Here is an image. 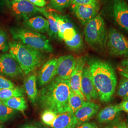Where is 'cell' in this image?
I'll return each instance as SVG.
<instances>
[{
	"label": "cell",
	"instance_id": "1",
	"mask_svg": "<svg viewBox=\"0 0 128 128\" xmlns=\"http://www.w3.org/2000/svg\"><path fill=\"white\" fill-rule=\"evenodd\" d=\"M71 90L69 80L56 76L38 92L40 106L57 114L69 112L68 99Z\"/></svg>",
	"mask_w": 128,
	"mask_h": 128
},
{
	"label": "cell",
	"instance_id": "2",
	"mask_svg": "<svg viewBox=\"0 0 128 128\" xmlns=\"http://www.w3.org/2000/svg\"><path fill=\"white\" fill-rule=\"evenodd\" d=\"M92 79L102 102L110 101L115 92L117 78L114 69L109 63L98 59L89 60Z\"/></svg>",
	"mask_w": 128,
	"mask_h": 128
},
{
	"label": "cell",
	"instance_id": "3",
	"mask_svg": "<svg viewBox=\"0 0 128 128\" xmlns=\"http://www.w3.org/2000/svg\"><path fill=\"white\" fill-rule=\"evenodd\" d=\"M10 54L16 60L23 73L28 74L40 67L45 57L41 51L18 41L9 42Z\"/></svg>",
	"mask_w": 128,
	"mask_h": 128
},
{
	"label": "cell",
	"instance_id": "4",
	"mask_svg": "<svg viewBox=\"0 0 128 128\" xmlns=\"http://www.w3.org/2000/svg\"><path fill=\"white\" fill-rule=\"evenodd\" d=\"M10 32L15 41L41 52H52L53 48L46 36L26 28L14 27Z\"/></svg>",
	"mask_w": 128,
	"mask_h": 128
},
{
	"label": "cell",
	"instance_id": "5",
	"mask_svg": "<svg viewBox=\"0 0 128 128\" xmlns=\"http://www.w3.org/2000/svg\"><path fill=\"white\" fill-rule=\"evenodd\" d=\"M85 40L92 47L104 50L106 45L108 33L104 18L100 15H97L88 22L84 28Z\"/></svg>",
	"mask_w": 128,
	"mask_h": 128
},
{
	"label": "cell",
	"instance_id": "6",
	"mask_svg": "<svg viewBox=\"0 0 128 128\" xmlns=\"http://www.w3.org/2000/svg\"><path fill=\"white\" fill-rule=\"evenodd\" d=\"M106 46L112 56L128 57V40L114 28L108 32Z\"/></svg>",
	"mask_w": 128,
	"mask_h": 128
},
{
	"label": "cell",
	"instance_id": "7",
	"mask_svg": "<svg viewBox=\"0 0 128 128\" xmlns=\"http://www.w3.org/2000/svg\"><path fill=\"white\" fill-rule=\"evenodd\" d=\"M23 71L10 54H0V74L12 78L20 76Z\"/></svg>",
	"mask_w": 128,
	"mask_h": 128
},
{
	"label": "cell",
	"instance_id": "8",
	"mask_svg": "<svg viewBox=\"0 0 128 128\" xmlns=\"http://www.w3.org/2000/svg\"><path fill=\"white\" fill-rule=\"evenodd\" d=\"M10 9L17 17L24 20L32 17L39 12V7L29 0H12L9 2Z\"/></svg>",
	"mask_w": 128,
	"mask_h": 128
},
{
	"label": "cell",
	"instance_id": "9",
	"mask_svg": "<svg viewBox=\"0 0 128 128\" xmlns=\"http://www.w3.org/2000/svg\"><path fill=\"white\" fill-rule=\"evenodd\" d=\"M86 56L79 57L76 59L75 68L69 79L71 90L84 101L86 99L81 90V81L83 69L86 66Z\"/></svg>",
	"mask_w": 128,
	"mask_h": 128
},
{
	"label": "cell",
	"instance_id": "10",
	"mask_svg": "<svg viewBox=\"0 0 128 128\" xmlns=\"http://www.w3.org/2000/svg\"><path fill=\"white\" fill-rule=\"evenodd\" d=\"M72 10L74 15L83 25L98 15L99 5H72Z\"/></svg>",
	"mask_w": 128,
	"mask_h": 128
},
{
	"label": "cell",
	"instance_id": "11",
	"mask_svg": "<svg viewBox=\"0 0 128 128\" xmlns=\"http://www.w3.org/2000/svg\"><path fill=\"white\" fill-rule=\"evenodd\" d=\"M81 90L86 100L90 101L92 99L96 100L98 94L92 79L89 68L85 66L83 69L81 81Z\"/></svg>",
	"mask_w": 128,
	"mask_h": 128
},
{
	"label": "cell",
	"instance_id": "12",
	"mask_svg": "<svg viewBox=\"0 0 128 128\" xmlns=\"http://www.w3.org/2000/svg\"><path fill=\"white\" fill-rule=\"evenodd\" d=\"M112 11L115 20L128 32V5L125 0H114Z\"/></svg>",
	"mask_w": 128,
	"mask_h": 128
},
{
	"label": "cell",
	"instance_id": "13",
	"mask_svg": "<svg viewBox=\"0 0 128 128\" xmlns=\"http://www.w3.org/2000/svg\"><path fill=\"white\" fill-rule=\"evenodd\" d=\"M76 63L73 56L64 55L58 58L56 74L62 79L69 80Z\"/></svg>",
	"mask_w": 128,
	"mask_h": 128
},
{
	"label": "cell",
	"instance_id": "14",
	"mask_svg": "<svg viewBox=\"0 0 128 128\" xmlns=\"http://www.w3.org/2000/svg\"><path fill=\"white\" fill-rule=\"evenodd\" d=\"M58 58L49 60L43 64L38 76V86L43 87L54 78L56 75Z\"/></svg>",
	"mask_w": 128,
	"mask_h": 128
},
{
	"label": "cell",
	"instance_id": "15",
	"mask_svg": "<svg viewBox=\"0 0 128 128\" xmlns=\"http://www.w3.org/2000/svg\"><path fill=\"white\" fill-rule=\"evenodd\" d=\"M100 109V106L97 104L91 101L85 102L82 106L74 113L78 125L87 122L97 114Z\"/></svg>",
	"mask_w": 128,
	"mask_h": 128
},
{
	"label": "cell",
	"instance_id": "16",
	"mask_svg": "<svg viewBox=\"0 0 128 128\" xmlns=\"http://www.w3.org/2000/svg\"><path fill=\"white\" fill-rule=\"evenodd\" d=\"M25 28L35 32L45 33L48 32L49 26L47 20L41 16H36L24 20Z\"/></svg>",
	"mask_w": 128,
	"mask_h": 128
},
{
	"label": "cell",
	"instance_id": "17",
	"mask_svg": "<svg viewBox=\"0 0 128 128\" xmlns=\"http://www.w3.org/2000/svg\"><path fill=\"white\" fill-rule=\"evenodd\" d=\"M78 125L74 113L66 112L57 115L51 127L52 128H76Z\"/></svg>",
	"mask_w": 128,
	"mask_h": 128
},
{
	"label": "cell",
	"instance_id": "18",
	"mask_svg": "<svg viewBox=\"0 0 128 128\" xmlns=\"http://www.w3.org/2000/svg\"><path fill=\"white\" fill-rule=\"evenodd\" d=\"M24 87L29 100L33 104H35L37 102L38 92L37 87V76L35 74H30L25 78Z\"/></svg>",
	"mask_w": 128,
	"mask_h": 128
},
{
	"label": "cell",
	"instance_id": "19",
	"mask_svg": "<svg viewBox=\"0 0 128 128\" xmlns=\"http://www.w3.org/2000/svg\"><path fill=\"white\" fill-rule=\"evenodd\" d=\"M120 111L119 104L107 106L98 114L97 117L98 122L100 124L110 122L117 116Z\"/></svg>",
	"mask_w": 128,
	"mask_h": 128
},
{
	"label": "cell",
	"instance_id": "20",
	"mask_svg": "<svg viewBox=\"0 0 128 128\" xmlns=\"http://www.w3.org/2000/svg\"><path fill=\"white\" fill-rule=\"evenodd\" d=\"M38 12L46 17L48 22L49 26V30L48 33L49 36L53 38L58 37L56 14L48 12L45 8H39Z\"/></svg>",
	"mask_w": 128,
	"mask_h": 128
},
{
	"label": "cell",
	"instance_id": "21",
	"mask_svg": "<svg viewBox=\"0 0 128 128\" xmlns=\"http://www.w3.org/2000/svg\"><path fill=\"white\" fill-rule=\"evenodd\" d=\"M2 101L6 106L15 110L24 112L27 108V102L23 96L12 97Z\"/></svg>",
	"mask_w": 128,
	"mask_h": 128
},
{
	"label": "cell",
	"instance_id": "22",
	"mask_svg": "<svg viewBox=\"0 0 128 128\" xmlns=\"http://www.w3.org/2000/svg\"><path fill=\"white\" fill-rule=\"evenodd\" d=\"M24 95V89L20 87L14 88L0 89V100H5L15 97H22Z\"/></svg>",
	"mask_w": 128,
	"mask_h": 128
},
{
	"label": "cell",
	"instance_id": "23",
	"mask_svg": "<svg viewBox=\"0 0 128 128\" xmlns=\"http://www.w3.org/2000/svg\"><path fill=\"white\" fill-rule=\"evenodd\" d=\"M84 102L85 101L80 96L76 94L72 90H71L68 99L69 112L74 113L82 106Z\"/></svg>",
	"mask_w": 128,
	"mask_h": 128
},
{
	"label": "cell",
	"instance_id": "24",
	"mask_svg": "<svg viewBox=\"0 0 128 128\" xmlns=\"http://www.w3.org/2000/svg\"><path fill=\"white\" fill-rule=\"evenodd\" d=\"M16 110H14L4 104L0 100V122H4L14 117Z\"/></svg>",
	"mask_w": 128,
	"mask_h": 128
},
{
	"label": "cell",
	"instance_id": "25",
	"mask_svg": "<svg viewBox=\"0 0 128 128\" xmlns=\"http://www.w3.org/2000/svg\"><path fill=\"white\" fill-rule=\"evenodd\" d=\"M68 19L64 16H61L56 14V25L58 28V37L61 40L62 33L64 30L69 26L73 25Z\"/></svg>",
	"mask_w": 128,
	"mask_h": 128
},
{
	"label": "cell",
	"instance_id": "26",
	"mask_svg": "<svg viewBox=\"0 0 128 128\" xmlns=\"http://www.w3.org/2000/svg\"><path fill=\"white\" fill-rule=\"evenodd\" d=\"M64 43L66 46L70 50H78L81 49L83 46L82 36L78 32L76 35L71 40L66 41Z\"/></svg>",
	"mask_w": 128,
	"mask_h": 128
},
{
	"label": "cell",
	"instance_id": "27",
	"mask_svg": "<svg viewBox=\"0 0 128 128\" xmlns=\"http://www.w3.org/2000/svg\"><path fill=\"white\" fill-rule=\"evenodd\" d=\"M117 93L124 100L128 99V78H124L120 80Z\"/></svg>",
	"mask_w": 128,
	"mask_h": 128
},
{
	"label": "cell",
	"instance_id": "28",
	"mask_svg": "<svg viewBox=\"0 0 128 128\" xmlns=\"http://www.w3.org/2000/svg\"><path fill=\"white\" fill-rule=\"evenodd\" d=\"M57 115L56 112L52 110L46 109L41 114L42 121L44 124L51 127L55 121Z\"/></svg>",
	"mask_w": 128,
	"mask_h": 128
},
{
	"label": "cell",
	"instance_id": "29",
	"mask_svg": "<svg viewBox=\"0 0 128 128\" xmlns=\"http://www.w3.org/2000/svg\"><path fill=\"white\" fill-rule=\"evenodd\" d=\"M51 7L55 9L62 10L71 4L72 0H49Z\"/></svg>",
	"mask_w": 128,
	"mask_h": 128
},
{
	"label": "cell",
	"instance_id": "30",
	"mask_svg": "<svg viewBox=\"0 0 128 128\" xmlns=\"http://www.w3.org/2000/svg\"><path fill=\"white\" fill-rule=\"evenodd\" d=\"M78 32L74 25L69 26L64 30L61 40H64V42L70 41L76 35Z\"/></svg>",
	"mask_w": 128,
	"mask_h": 128
},
{
	"label": "cell",
	"instance_id": "31",
	"mask_svg": "<svg viewBox=\"0 0 128 128\" xmlns=\"http://www.w3.org/2000/svg\"><path fill=\"white\" fill-rule=\"evenodd\" d=\"M8 50H9V45L6 32L0 27V51L6 52Z\"/></svg>",
	"mask_w": 128,
	"mask_h": 128
},
{
	"label": "cell",
	"instance_id": "32",
	"mask_svg": "<svg viewBox=\"0 0 128 128\" xmlns=\"http://www.w3.org/2000/svg\"><path fill=\"white\" fill-rule=\"evenodd\" d=\"M16 87L14 82L0 75V89H10Z\"/></svg>",
	"mask_w": 128,
	"mask_h": 128
},
{
	"label": "cell",
	"instance_id": "33",
	"mask_svg": "<svg viewBox=\"0 0 128 128\" xmlns=\"http://www.w3.org/2000/svg\"><path fill=\"white\" fill-rule=\"evenodd\" d=\"M71 4L99 5L98 0H72Z\"/></svg>",
	"mask_w": 128,
	"mask_h": 128
},
{
	"label": "cell",
	"instance_id": "34",
	"mask_svg": "<svg viewBox=\"0 0 128 128\" xmlns=\"http://www.w3.org/2000/svg\"><path fill=\"white\" fill-rule=\"evenodd\" d=\"M76 128H98L97 125L94 122H86L78 125Z\"/></svg>",
	"mask_w": 128,
	"mask_h": 128
},
{
	"label": "cell",
	"instance_id": "35",
	"mask_svg": "<svg viewBox=\"0 0 128 128\" xmlns=\"http://www.w3.org/2000/svg\"><path fill=\"white\" fill-rule=\"evenodd\" d=\"M119 106L121 111L122 110L128 114V99L124 100L119 104Z\"/></svg>",
	"mask_w": 128,
	"mask_h": 128
},
{
	"label": "cell",
	"instance_id": "36",
	"mask_svg": "<svg viewBox=\"0 0 128 128\" xmlns=\"http://www.w3.org/2000/svg\"><path fill=\"white\" fill-rule=\"evenodd\" d=\"M32 4L35 5L37 7H44L46 4V2L45 0H29Z\"/></svg>",
	"mask_w": 128,
	"mask_h": 128
},
{
	"label": "cell",
	"instance_id": "37",
	"mask_svg": "<svg viewBox=\"0 0 128 128\" xmlns=\"http://www.w3.org/2000/svg\"><path fill=\"white\" fill-rule=\"evenodd\" d=\"M20 128H43L41 126L33 124H25Z\"/></svg>",
	"mask_w": 128,
	"mask_h": 128
},
{
	"label": "cell",
	"instance_id": "38",
	"mask_svg": "<svg viewBox=\"0 0 128 128\" xmlns=\"http://www.w3.org/2000/svg\"><path fill=\"white\" fill-rule=\"evenodd\" d=\"M118 70L120 74L122 76H124V78H128V72L125 70L122 66H120L118 68Z\"/></svg>",
	"mask_w": 128,
	"mask_h": 128
},
{
	"label": "cell",
	"instance_id": "39",
	"mask_svg": "<svg viewBox=\"0 0 128 128\" xmlns=\"http://www.w3.org/2000/svg\"><path fill=\"white\" fill-rule=\"evenodd\" d=\"M121 64H122L121 66L125 70L128 72V58L122 60L121 62Z\"/></svg>",
	"mask_w": 128,
	"mask_h": 128
},
{
	"label": "cell",
	"instance_id": "40",
	"mask_svg": "<svg viewBox=\"0 0 128 128\" xmlns=\"http://www.w3.org/2000/svg\"><path fill=\"white\" fill-rule=\"evenodd\" d=\"M127 126L128 127V120H127Z\"/></svg>",
	"mask_w": 128,
	"mask_h": 128
},
{
	"label": "cell",
	"instance_id": "41",
	"mask_svg": "<svg viewBox=\"0 0 128 128\" xmlns=\"http://www.w3.org/2000/svg\"><path fill=\"white\" fill-rule=\"evenodd\" d=\"M110 128V127H105V128Z\"/></svg>",
	"mask_w": 128,
	"mask_h": 128
},
{
	"label": "cell",
	"instance_id": "42",
	"mask_svg": "<svg viewBox=\"0 0 128 128\" xmlns=\"http://www.w3.org/2000/svg\"><path fill=\"white\" fill-rule=\"evenodd\" d=\"M125 128H128V127H127V126L125 127Z\"/></svg>",
	"mask_w": 128,
	"mask_h": 128
},
{
	"label": "cell",
	"instance_id": "43",
	"mask_svg": "<svg viewBox=\"0 0 128 128\" xmlns=\"http://www.w3.org/2000/svg\"><path fill=\"white\" fill-rule=\"evenodd\" d=\"M0 128H2V127H0Z\"/></svg>",
	"mask_w": 128,
	"mask_h": 128
}]
</instances>
